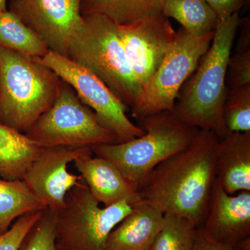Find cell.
Segmentation results:
<instances>
[{
  "mask_svg": "<svg viewBox=\"0 0 250 250\" xmlns=\"http://www.w3.org/2000/svg\"><path fill=\"white\" fill-rule=\"evenodd\" d=\"M219 138L200 129L183 150L156 166L138 187V198L164 214L186 217L202 226L216 179Z\"/></svg>",
  "mask_w": 250,
  "mask_h": 250,
  "instance_id": "6da1fadb",
  "label": "cell"
},
{
  "mask_svg": "<svg viewBox=\"0 0 250 250\" xmlns=\"http://www.w3.org/2000/svg\"><path fill=\"white\" fill-rule=\"evenodd\" d=\"M240 21L239 13L218 21L209 49L182 85L174 105V114L179 121L212 131L219 139L230 133L224 122L223 110L228 91V62Z\"/></svg>",
  "mask_w": 250,
  "mask_h": 250,
  "instance_id": "7a4b0ae2",
  "label": "cell"
},
{
  "mask_svg": "<svg viewBox=\"0 0 250 250\" xmlns=\"http://www.w3.org/2000/svg\"><path fill=\"white\" fill-rule=\"evenodd\" d=\"M66 57L89 70L132 111L143 88L135 77L118 35V26L102 15L83 16L69 41Z\"/></svg>",
  "mask_w": 250,
  "mask_h": 250,
  "instance_id": "3957f363",
  "label": "cell"
},
{
  "mask_svg": "<svg viewBox=\"0 0 250 250\" xmlns=\"http://www.w3.org/2000/svg\"><path fill=\"white\" fill-rule=\"evenodd\" d=\"M62 82L49 67L0 47V123L25 134L52 106Z\"/></svg>",
  "mask_w": 250,
  "mask_h": 250,
  "instance_id": "277c9868",
  "label": "cell"
},
{
  "mask_svg": "<svg viewBox=\"0 0 250 250\" xmlns=\"http://www.w3.org/2000/svg\"><path fill=\"white\" fill-rule=\"evenodd\" d=\"M136 121L145 131L142 136L125 143L98 145L90 149L94 155L113 163L138 188L156 166L187 147L200 129L184 124L169 111Z\"/></svg>",
  "mask_w": 250,
  "mask_h": 250,
  "instance_id": "5b68a950",
  "label": "cell"
},
{
  "mask_svg": "<svg viewBox=\"0 0 250 250\" xmlns=\"http://www.w3.org/2000/svg\"><path fill=\"white\" fill-rule=\"evenodd\" d=\"M132 208L128 200L101 207L81 179L67 192L63 207L54 211L57 250H106L110 233Z\"/></svg>",
  "mask_w": 250,
  "mask_h": 250,
  "instance_id": "8992f818",
  "label": "cell"
},
{
  "mask_svg": "<svg viewBox=\"0 0 250 250\" xmlns=\"http://www.w3.org/2000/svg\"><path fill=\"white\" fill-rule=\"evenodd\" d=\"M41 147H91L116 143V138L104 127L96 115L62 80L50 108L25 133Z\"/></svg>",
  "mask_w": 250,
  "mask_h": 250,
  "instance_id": "52a82bcc",
  "label": "cell"
},
{
  "mask_svg": "<svg viewBox=\"0 0 250 250\" xmlns=\"http://www.w3.org/2000/svg\"><path fill=\"white\" fill-rule=\"evenodd\" d=\"M214 32L196 38L182 27L176 31L165 58L147 84L143 87L137 107L131 111L133 118L137 120L165 111L174 113L182 85L196 70L209 49Z\"/></svg>",
  "mask_w": 250,
  "mask_h": 250,
  "instance_id": "ba28073f",
  "label": "cell"
},
{
  "mask_svg": "<svg viewBox=\"0 0 250 250\" xmlns=\"http://www.w3.org/2000/svg\"><path fill=\"white\" fill-rule=\"evenodd\" d=\"M49 67L73 88L78 98L96 115L104 127L115 135L116 143L142 136L145 131L130 121L127 109L93 72L62 54L49 50L42 58L32 59Z\"/></svg>",
  "mask_w": 250,
  "mask_h": 250,
  "instance_id": "9c48e42d",
  "label": "cell"
},
{
  "mask_svg": "<svg viewBox=\"0 0 250 250\" xmlns=\"http://www.w3.org/2000/svg\"><path fill=\"white\" fill-rule=\"evenodd\" d=\"M117 26L130 67L143 88L165 58L176 31L163 13Z\"/></svg>",
  "mask_w": 250,
  "mask_h": 250,
  "instance_id": "30bf717a",
  "label": "cell"
},
{
  "mask_svg": "<svg viewBox=\"0 0 250 250\" xmlns=\"http://www.w3.org/2000/svg\"><path fill=\"white\" fill-rule=\"evenodd\" d=\"M9 11L40 36L49 50L65 57L70 38L83 21L80 0H11Z\"/></svg>",
  "mask_w": 250,
  "mask_h": 250,
  "instance_id": "8fae6325",
  "label": "cell"
},
{
  "mask_svg": "<svg viewBox=\"0 0 250 250\" xmlns=\"http://www.w3.org/2000/svg\"><path fill=\"white\" fill-rule=\"evenodd\" d=\"M90 151V147H42L22 181L47 208L57 211L63 207L69 190L82 179L69 172V164Z\"/></svg>",
  "mask_w": 250,
  "mask_h": 250,
  "instance_id": "7c38bea8",
  "label": "cell"
},
{
  "mask_svg": "<svg viewBox=\"0 0 250 250\" xmlns=\"http://www.w3.org/2000/svg\"><path fill=\"white\" fill-rule=\"evenodd\" d=\"M201 228L213 241L234 248L250 236V191L229 195L215 179Z\"/></svg>",
  "mask_w": 250,
  "mask_h": 250,
  "instance_id": "4fadbf2b",
  "label": "cell"
},
{
  "mask_svg": "<svg viewBox=\"0 0 250 250\" xmlns=\"http://www.w3.org/2000/svg\"><path fill=\"white\" fill-rule=\"evenodd\" d=\"M93 155L91 150L77 158L74 164L94 198L103 207L125 200H136L137 187L125 178L111 161Z\"/></svg>",
  "mask_w": 250,
  "mask_h": 250,
  "instance_id": "5bb4252c",
  "label": "cell"
},
{
  "mask_svg": "<svg viewBox=\"0 0 250 250\" xmlns=\"http://www.w3.org/2000/svg\"><path fill=\"white\" fill-rule=\"evenodd\" d=\"M131 213L110 233L106 250H149L162 228L164 213L141 201L132 202Z\"/></svg>",
  "mask_w": 250,
  "mask_h": 250,
  "instance_id": "9a60e30c",
  "label": "cell"
},
{
  "mask_svg": "<svg viewBox=\"0 0 250 250\" xmlns=\"http://www.w3.org/2000/svg\"><path fill=\"white\" fill-rule=\"evenodd\" d=\"M215 172L227 193L250 191V131L231 132L219 139Z\"/></svg>",
  "mask_w": 250,
  "mask_h": 250,
  "instance_id": "2e32d148",
  "label": "cell"
},
{
  "mask_svg": "<svg viewBox=\"0 0 250 250\" xmlns=\"http://www.w3.org/2000/svg\"><path fill=\"white\" fill-rule=\"evenodd\" d=\"M42 149L24 133L0 123V177L22 180Z\"/></svg>",
  "mask_w": 250,
  "mask_h": 250,
  "instance_id": "e0dca14e",
  "label": "cell"
},
{
  "mask_svg": "<svg viewBox=\"0 0 250 250\" xmlns=\"http://www.w3.org/2000/svg\"><path fill=\"white\" fill-rule=\"evenodd\" d=\"M165 0H80L81 12L102 15L118 25H125L162 13Z\"/></svg>",
  "mask_w": 250,
  "mask_h": 250,
  "instance_id": "ac0fdd59",
  "label": "cell"
},
{
  "mask_svg": "<svg viewBox=\"0 0 250 250\" xmlns=\"http://www.w3.org/2000/svg\"><path fill=\"white\" fill-rule=\"evenodd\" d=\"M162 13L182 24L190 35L201 38L214 32L218 20L205 0H165Z\"/></svg>",
  "mask_w": 250,
  "mask_h": 250,
  "instance_id": "d6986e66",
  "label": "cell"
},
{
  "mask_svg": "<svg viewBox=\"0 0 250 250\" xmlns=\"http://www.w3.org/2000/svg\"><path fill=\"white\" fill-rule=\"evenodd\" d=\"M0 47L30 59L42 58L49 51L40 36L10 11L0 14Z\"/></svg>",
  "mask_w": 250,
  "mask_h": 250,
  "instance_id": "ffe728a7",
  "label": "cell"
},
{
  "mask_svg": "<svg viewBox=\"0 0 250 250\" xmlns=\"http://www.w3.org/2000/svg\"><path fill=\"white\" fill-rule=\"evenodd\" d=\"M46 208L22 180L0 178V234L22 215Z\"/></svg>",
  "mask_w": 250,
  "mask_h": 250,
  "instance_id": "44dd1931",
  "label": "cell"
},
{
  "mask_svg": "<svg viewBox=\"0 0 250 250\" xmlns=\"http://www.w3.org/2000/svg\"><path fill=\"white\" fill-rule=\"evenodd\" d=\"M197 229L186 217L164 214V225L149 250H192Z\"/></svg>",
  "mask_w": 250,
  "mask_h": 250,
  "instance_id": "7402d4cb",
  "label": "cell"
},
{
  "mask_svg": "<svg viewBox=\"0 0 250 250\" xmlns=\"http://www.w3.org/2000/svg\"><path fill=\"white\" fill-rule=\"evenodd\" d=\"M241 29L234 54L230 56L227 70L226 84L228 88L250 84V20L240 21Z\"/></svg>",
  "mask_w": 250,
  "mask_h": 250,
  "instance_id": "603a6c76",
  "label": "cell"
},
{
  "mask_svg": "<svg viewBox=\"0 0 250 250\" xmlns=\"http://www.w3.org/2000/svg\"><path fill=\"white\" fill-rule=\"evenodd\" d=\"M223 116L230 133L250 131V84L228 88Z\"/></svg>",
  "mask_w": 250,
  "mask_h": 250,
  "instance_id": "cb8c5ba5",
  "label": "cell"
},
{
  "mask_svg": "<svg viewBox=\"0 0 250 250\" xmlns=\"http://www.w3.org/2000/svg\"><path fill=\"white\" fill-rule=\"evenodd\" d=\"M55 237V213L47 208L29 230L20 250H58Z\"/></svg>",
  "mask_w": 250,
  "mask_h": 250,
  "instance_id": "d4e9b609",
  "label": "cell"
},
{
  "mask_svg": "<svg viewBox=\"0 0 250 250\" xmlns=\"http://www.w3.org/2000/svg\"><path fill=\"white\" fill-rule=\"evenodd\" d=\"M44 210L29 212L18 218L6 232L0 234V250H20L24 238Z\"/></svg>",
  "mask_w": 250,
  "mask_h": 250,
  "instance_id": "484cf974",
  "label": "cell"
},
{
  "mask_svg": "<svg viewBox=\"0 0 250 250\" xmlns=\"http://www.w3.org/2000/svg\"><path fill=\"white\" fill-rule=\"evenodd\" d=\"M214 11L218 21H225L239 13L247 0H205Z\"/></svg>",
  "mask_w": 250,
  "mask_h": 250,
  "instance_id": "4316f807",
  "label": "cell"
},
{
  "mask_svg": "<svg viewBox=\"0 0 250 250\" xmlns=\"http://www.w3.org/2000/svg\"><path fill=\"white\" fill-rule=\"evenodd\" d=\"M192 250H236L232 247L213 241L206 234L201 227H198Z\"/></svg>",
  "mask_w": 250,
  "mask_h": 250,
  "instance_id": "83f0119b",
  "label": "cell"
},
{
  "mask_svg": "<svg viewBox=\"0 0 250 250\" xmlns=\"http://www.w3.org/2000/svg\"><path fill=\"white\" fill-rule=\"evenodd\" d=\"M7 11L6 9V0H0V14Z\"/></svg>",
  "mask_w": 250,
  "mask_h": 250,
  "instance_id": "f1b7e54d",
  "label": "cell"
}]
</instances>
